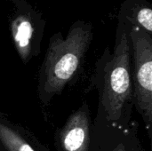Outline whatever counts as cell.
I'll list each match as a JSON object with an SVG mask.
<instances>
[{"instance_id":"cell-1","label":"cell","mask_w":152,"mask_h":151,"mask_svg":"<svg viewBox=\"0 0 152 151\" xmlns=\"http://www.w3.org/2000/svg\"><path fill=\"white\" fill-rule=\"evenodd\" d=\"M90 81L87 90L98 93L97 115L112 126H128L134 106L131 49L126 28L117 27L113 49H104Z\"/></svg>"},{"instance_id":"cell-2","label":"cell","mask_w":152,"mask_h":151,"mask_svg":"<svg viewBox=\"0 0 152 151\" xmlns=\"http://www.w3.org/2000/svg\"><path fill=\"white\" fill-rule=\"evenodd\" d=\"M93 37L92 22L83 20L73 22L66 36L61 31L51 36L37 73V95L42 107L50 105L79 74Z\"/></svg>"},{"instance_id":"cell-3","label":"cell","mask_w":152,"mask_h":151,"mask_svg":"<svg viewBox=\"0 0 152 151\" xmlns=\"http://www.w3.org/2000/svg\"><path fill=\"white\" fill-rule=\"evenodd\" d=\"M131 49L134 106L148 137H152V35L138 27L127 29Z\"/></svg>"},{"instance_id":"cell-4","label":"cell","mask_w":152,"mask_h":151,"mask_svg":"<svg viewBox=\"0 0 152 151\" xmlns=\"http://www.w3.org/2000/svg\"><path fill=\"white\" fill-rule=\"evenodd\" d=\"M6 4L12 42L21 62L26 65L41 53L46 20L28 0H6Z\"/></svg>"},{"instance_id":"cell-5","label":"cell","mask_w":152,"mask_h":151,"mask_svg":"<svg viewBox=\"0 0 152 151\" xmlns=\"http://www.w3.org/2000/svg\"><path fill=\"white\" fill-rule=\"evenodd\" d=\"M53 144L57 151H93V119L86 101L56 129Z\"/></svg>"},{"instance_id":"cell-6","label":"cell","mask_w":152,"mask_h":151,"mask_svg":"<svg viewBox=\"0 0 152 151\" xmlns=\"http://www.w3.org/2000/svg\"><path fill=\"white\" fill-rule=\"evenodd\" d=\"M0 151H53L26 125L0 111Z\"/></svg>"},{"instance_id":"cell-7","label":"cell","mask_w":152,"mask_h":151,"mask_svg":"<svg viewBox=\"0 0 152 151\" xmlns=\"http://www.w3.org/2000/svg\"><path fill=\"white\" fill-rule=\"evenodd\" d=\"M135 122L133 119L126 127L112 126L96 114L93 120V151H129Z\"/></svg>"},{"instance_id":"cell-8","label":"cell","mask_w":152,"mask_h":151,"mask_svg":"<svg viewBox=\"0 0 152 151\" xmlns=\"http://www.w3.org/2000/svg\"><path fill=\"white\" fill-rule=\"evenodd\" d=\"M117 27H138L152 35V9L147 0H124L118 15Z\"/></svg>"},{"instance_id":"cell-9","label":"cell","mask_w":152,"mask_h":151,"mask_svg":"<svg viewBox=\"0 0 152 151\" xmlns=\"http://www.w3.org/2000/svg\"><path fill=\"white\" fill-rule=\"evenodd\" d=\"M129 151H146V150L143 148L142 142L139 135V124L137 122H135L133 129Z\"/></svg>"}]
</instances>
